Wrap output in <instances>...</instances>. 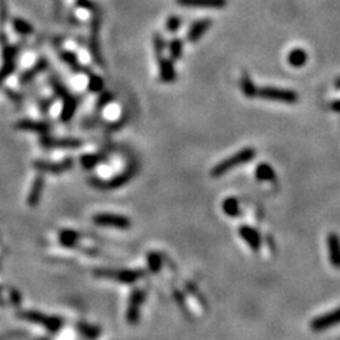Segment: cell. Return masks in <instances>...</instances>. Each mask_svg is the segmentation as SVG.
Returning a JSON list of instances; mask_svg holds the SVG:
<instances>
[{
  "mask_svg": "<svg viewBox=\"0 0 340 340\" xmlns=\"http://www.w3.org/2000/svg\"><path fill=\"white\" fill-rule=\"evenodd\" d=\"M339 324H340V308L314 319L310 324V328L311 330L314 331H323L325 330V329L331 328V326L334 325H339Z\"/></svg>",
  "mask_w": 340,
  "mask_h": 340,
  "instance_id": "8",
  "label": "cell"
},
{
  "mask_svg": "<svg viewBox=\"0 0 340 340\" xmlns=\"http://www.w3.org/2000/svg\"><path fill=\"white\" fill-rule=\"evenodd\" d=\"M136 173V168L135 167H130L126 169L124 173L119 174L118 176H115L114 179L108 181H95V185L100 186V188H105V189H115V188H120L123 186L124 184H126L132 176L135 175Z\"/></svg>",
  "mask_w": 340,
  "mask_h": 340,
  "instance_id": "11",
  "label": "cell"
},
{
  "mask_svg": "<svg viewBox=\"0 0 340 340\" xmlns=\"http://www.w3.org/2000/svg\"><path fill=\"white\" fill-rule=\"evenodd\" d=\"M176 3L184 7L208 8V9H222L225 7L227 0H176Z\"/></svg>",
  "mask_w": 340,
  "mask_h": 340,
  "instance_id": "16",
  "label": "cell"
},
{
  "mask_svg": "<svg viewBox=\"0 0 340 340\" xmlns=\"http://www.w3.org/2000/svg\"><path fill=\"white\" fill-rule=\"evenodd\" d=\"M34 168L37 170L43 171V173H51V174H59L67 171L73 167V160L71 158H67L63 162L59 163H49L44 162V160H38V162L33 163Z\"/></svg>",
  "mask_w": 340,
  "mask_h": 340,
  "instance_id": "10",
  "label": "cell"
},
{
  "mask_svg": "<svg viewBox=\"0 0 340 340\" xmlns=\"http://www.w3.org/2000/svg\"><path fill=\"white\" fill-rule=\"evenodd\" d=\"M154 48H155V52H157L158 56H162L163 52H164V49H165L164 40H163L162 35L158 34V33L154 35Z\"/></svg>",
  "mask_w": 340,
  "mask_h": 340,
  "instance_id": "33",
  "label": "cell"
},
{
  "mask_svg": "<svg viewBox=\"0 0 340 340\" xmlns=\"http://www.w3.org/2000/svg\"><path fill=\"white\" fill-rule=\"evenodd\" d=\"M46 66H47V62L46 61H41L40 63H38L37 66L34 67V68H32L29 72H27V73H25L24 76H22V82L29 81L30 79H33V77L35 76V74L40 73V72L42 71V69H44V67H46Z\"/></svg>",
  "mask_w": 340,
  "mask_h": 340,
  "instance_id": "30",
  "label": "cell"
},
{
  "mask_svg": "<svg viewBox=\"0 0 340 340\" xmlns=\"http://www.w3.org/2000/svg\"><path fill=\"white\" fill-rule=\"evenodd\" d=\"M212 20L211 19H202L194 23L188 32V41L189 42H197L201 40L202 35L211 28Z\"/></svg>",
  "mask_w": 340,
  "mask_h": 340,
  "instance_id": "17",
  "label": "cell"
},
{
  "mask_svg": "<svg viewBox=\"0 0 340 340\" xmlns=\"http://www.w3.org/2000/svg\"><path fill=\"white\" fill-rule=\"evenodd\" d=\"M223 212L225 213L230 217H236V215L240 214V204L236 198H228L223 202L222 204Z\"/></svg>",
  "mask_w": 340,
  "mask_h": 340,
  "instance_id": "23",
  "label": "cell"
},
{
  "mask_svg": "<svg viewBox=\"0 0 340 340\" xmlns=\"http://www.w3.org/2000/svg\"><path fill=\"white\" fill-rule=\"evenodd\" d=\"M103 80L98 76H91L90 81H88V88L93 92H97V91H101L103 88Z\"/></svg>",
  "mask_w": 340,
  "mask_h": 340,
  "instance_id": "31",
  "label": "cell"
},
{
  "mask_svg": "<svg viewBox=\"0 0 340 340\" xmlns=\"http://www.w3.org/2000/svg\"><path fill=\"white\" fill-rule=\"evenodd\" d=\"M18 316L24 319V320L30 321V323L40 324L51 333H57L63 326V321L61 318L44 315V314L38 313V311H20V313H18Z\"/></svg>",
  "mask_w": 340,
  "mask_h": 340,
  "instance_id": "2",
  "label": "cell"
},
{
  "mask_svg": "<svg viewBox=\"0 0 340 340\" xmlns=\"http://www.w3.org/2000/svg\"><path fill=\"white\" fill-rule=\"evenodd\" d=\"M18 130H25V131H33L40 132V134H47L51 129V126L46 123H41V121H30V120H22L17 123Z\"/></svg>",
  "mask_w": 340,
  "mask_h": 340,
  "instance_id": "19",
  "label": "cell"
},
{
  "mask_svg": "<svg viewBox=\"0 0 340 340\" xmlns=\"http://www.w3.org/2000/svg\"><path fill=\"white\" fill-rule=\"evenodd\" d=\"M79 240V235L73 231H63L59 235V242L66 247H73Z\"/></svg>",
  "mask_w": 340,
  "mask_h": 340,
  "instance_id": "25",
  "label": "cell"
},
{
  "mask_svg": "<svg viewBox=\"0 0 340 340\" xmlns=\"http://www.w3.org/2000/svg\"><path fill=\"white\" fill-rule=\"evenodd\" d=\"M95 275L98 277L115 280L121 284H134L144 276V272L140 270H119L118 271V270L98 269L95 271Z\"/></svg>",
  "mask_w": 340,
  "mask_h": 340,
  "instance_id": "3",
  "label": "cell"
},
{
  "mask_svg": "<svg viewBox=\"0 0 340 340\" xmlns=\"http://www.w3.org/2000/svg\"><path fill=\"white\" fill-rule=\"evenodd\" d=\"M287 59H289V63L292 67H301L308 61V54L303 49H294V51L290 52L289 58Z\"/></svg>",
  "mask_w": 340,
  "mask_h": 340,
  "instance_id": "21",
  "label": "cell"
},
{
  "mask_svg": "<svg viewBox=\"0 0 340 340\" xmlns=\"http://www.w3.org/2000/svg\"><path fill=\"white\" fill-rule=\"evenodd\" d=\"M52 85H53L54 91L58 96H61L62 100H63V107H62V112H61V120L63 123H67L72 119V116L74 115L77 108V100L74 96L69 95L68 91L64 88V86L61 85V82H58L57 80H53L52 81Z\"/></svg>",
  "mask_w": 340,
  "mask_h": 340,
  "instance_id": "4",
  "label": "cell"
},
{
  "mask_svg": "<svg viewBox=\"0 0 340 340\" xmlns=\"http://www.w3.org/2000/svg\"><path fill=\"white\" fill-rule=\"evenodd\" d=\"M61 57H62V59H63V61L66 62L68 66H71L72 69H74L76 72H86L84 69V67H82L81 64L79 63V59H77V57L74 56L73 53H71V52L63 51L61 53Z\"/></svg>",
  "mask_w": 340,
  "mask_h": 340,
  "instance_id": "24",
  "label": "cell"
},
{
  "mask_svg": "<svg viewBox=\"0 0 340 340\" xmlns=\"http://www.w3.org/2000/svg\"><path fill=\"white\" fill-rule=\"evenodd\" d=\"M179 27H180V18L176 17V15H171L169 19L167 20V29L174 33L179 29Z\"/></svg>",
  "mask_w": 340,
  "mask_h": 340,
  "instance_id": "32",
  "label": "cell"
},
{
  "mask_svg": "<svg viewBox=\"0 0 340 340\" xmlns=\"http://www.w3.org/2000/svg\"><path fill=\"white\" fill-rule=\"evenodd\" d=\"M256 178L261 181H274L276 180V173L269 164H258L256 168Z\"/></svg>",
  "mask_w": 340,
  "mask_h": 340,
  "instance_id": "20",
  "label": "cell"
},
{
  "mask_svg": "<svg viewBox=\"0 0 340 340\" xmlns=\"http://www.w3.org/2000/svg\"><path fill=\"white\" fill-rule=\"evenodd\" d=\"M158 63H159V74H160V80L163 82H167V84H170V82L175 81V69H174L173 66V61L171 59L164 58L162 56H158Z\"/></svg>",
  "mask_w": 340,
  "mask_h": 340,
  "instance_id": "13",
  "label": "cell"
},
{
  "mask_svg": "<svg viewBox=\"0 0 340 340\" xmlns=\"http://www.w3.org/2000/svg\"><path fill=\"white\" fill-rule=\"evenodd\" d=\"M79 331L82 334V335L86 336V338H97L98 335H100V329L96 328V326H92V325H88V324H85V323H81L79 324Z\"/></svg>",
  "mask_w": 340,
  "mask_h": 340,
  "instance_id": "26",
  "label": "cell"
},
{
  "mask_svg": "<svg viewBox=\"0 0 340 340\" xmlns=\"http://www.w3.org/2000/svg\"><path fill=\"white\" fill-rule=\"evenodd\" d=\"M328 250L331 266L340 269V237L336 233L328 236Z\"/></svg>",
  "mask_w": 340,
  "mask_h": 340,
  "instance_id": "14",
  "label": "cell"
},
{
  "mask_svg": "<svg viewBox=\"0 0 340 340\" xmlns=\"http://www.w3.org/2000/svg\"><path fill=\"white\" fill-rule=\"evenodd\" d=\"M41 144L46 147H64V149H76L82 145V141L79 139H71V137H48L43 136L41 139Z\"/></svg>",
  "mask_w": 340,
  "mask_h": 340,
  "instance_id": "12",
  "label": "cell"
},
{
  "mask_svg": "<svg viewBox=\"0 0 340 340\" xmlns=\"http://www.w3.org/2000/svg\"><path fill=\"white\" fill-rule=\"evenodd\" d=\"M331 108H333L334 111H340V101H335V102H333Z\"/></svg>",
  "mask_w": 340,
  "mask_h": 340,
  "instance_id": "36",
  "label": "cell"
},
{
  "mask_svg": "<svg viewBox=\"0 0 340 340\" xmlns=\"http://www.w3.org/2000/svg\"><path fill=\"white\" fill-rule=\"evenodd\" d=\"M93 222L98 225H107V227L129 228L131 222L125 215L111 214V213H101L93 217Z\"/></svg>",
  "mask_w": 340,
  "mask_h": 340,
  "instance_id": "9",
  "label": "cell"
},
{
  "mask_svg": "<svg viewBox=\"0 0 340 340\" xmlns=\"http://www.w3.org/2000/svg\"><path fill=\"white\" fill-rule=\"evenodd\" d=\"M255 157H256V152L252 149V147H246V149H242L241 152L236 153L235 155L228 158V159L218 163V164L215 165L211 171L212 176H215V178H217V176L223 175V174H225L230 170H232L233 168L240 167V165L246 164V163H250Z\"/></svg>",
  "mask_w": 340,
  "mask_h": 340,
  "instance_id": "1",
  "label": "cell"
},
{
  "mask_svg": "<svg viewBox=\"0 0 340 340\" xmlns=\"http://www.w3.org/2000/svg\"><path fill=\"white\" fill-rule=\"evenodd\" d=\"M145 291L141 289H135L130 296V303L126 313V320L130 325H135L139 321L140 316V306L144 303Z\"/></svg>",
  "mask_w": 340,
  "mask_h": 340,
  "instance_id": "7",
  "label": "cell"
},
{
  "mask_svg": "<svg viewBox=\"0 0 340 340\" xmlns=\"http://www.w3.org/2000/svg\"><path fill=\"white\" fill-rule=\"evenodd\" d=\"M147 265H149V269L152 272H155V274L159 272L163 265V259L159 253L157 252L149 253V256H147Z\"/></svg>",
  "mask_w": 340,
  "mask_h": 340,
  "instance_id": "27",
  "label": "cell"
},
{
  "mask_svg": "<svg viewBox=\"0 0 340 340\" xmlns=\"http://www.w3.org/2000/svg\"><path fill=\"white\" fill-rule=\"evenodd\" d=\"M240 236L252 248V251H256L257 252L261 248V237H259L258 232L256 230H253L252 227H250V225H241Z\"/></svg>",
  "mask_w": 340,
  "mask_h": 340,
  "instance_id": "15",
  "label": "cell"
},
{
  "mask_svg": "<svg viewBox=\"0 0 340 340\" xmlns=\"http://www.w3.org/2000/svg\"><path fill=\"white\" fill-rule=\"evenodd\" d=\"M241 88L247 97H255L257 96V91H258L247 73L243 74L242 79H241Z\"/></svg>",
  "mask_w": 340,
  "mask_h": 340,
  "instance_id": "22",
  "label": "cell"
},
{
  "mask_svg": "<svg viewBox=\"0 0 340 340\" xmlns=\"http://www.w3.org/2000/svg\"><path fill=\"white\" fill-rule=\"evenodd\" d=\"M174 296H175L176 303L179 304V306H180L181 310L185 311V313H186V305H185V301H184L183 294H181V292H179V291H175V292H174ZM186 314H188V313H186Z\"/></svg>",
  "mask_w": 340,
  "mask_h": 340,
  "instance_id": "35",
  "label": "cell"
},
{
  "mask_svg": "<svg viewBox=\"0 0 340 340\" xmlns=\"http://www.w3.org/2000/svg\"><path fill=\"white\" fill-rule=\"evenodd\" d=\"M77 5L80 8H84V9L91 10V12H97V8H96V4L91 0H77Z\"/></svg>",
  "mask_w": 340,
  "mask_h": 340,
  "instance_id": "34",
  "label": "cell"
},
{
  "mask_svg": "<svg viewBox=\"0 0 340 340\" xmlns=\"http://www.w3.org/2000/svg\"><path fill=\"white\" fill-rule=\"evenodd\" d=\"M102 155H85V157L81 158V164L84 165L86 169H91V168L96 167L102 160Z\"/></svg>",
  "mask_w": 340,
  "mask_h": 340,
  "instance_id": "29",
  "label": "cell"
},
{
  "mask_svg": "<svg viewBox=\"0 0 340 340\" xmlns=\"http://www.w3.org/2000/svg\"><path fill=\"white\" fill-rule=\"evenodd\" d=\"M44 188V178L42 175H38L35 178V180L33 181L32 189L29 192V196H28V204L30 207H34L40 203L41 197H42Z\"/></svg>",
  "mask_w": 340,
  "mask_h": 340,
  "instance_id": "18",
  "label": "cell"
},
{
  "mask_svg": "<svg viewBox=\"0 0 340 340\" xmlns=\"http://www.w3.org/2000/svg\"><path fill=\"white\" fill-rule=\"evenodd\" d=\"M169 52L171 61H176V59L180 58L181 53H183V43H181V41L178 40V38L171 41L169 46Z\"/></svg>",
  "mask_w": 340,
  "mask_h": 340,
  "instance_id": "28",
  "label": "cell"
},
{
  "mask_svg": "<svg viewBox=\"0 0 340 340\" xmlns=\"http://www.w3.org/2000/svg\"><path fill=\"white\" fill-rule=\"evenodd\" d=\"M257 96H259L263 100L276 101L282 103H295L297 102L298 96L296 92L290 90H282L276 87H263L257 91Z\"/></svg>",
  "mask_w": 340,
  "mask_h": 340,
  "instance_id": "5",
  "label": "cell"
},
{
  "mask_svg": "<svg viewBox=\"0 0 340 340\" xmlns=\"http://www.w3.org/2000/svg\"><path fill=\"white\" fill-rule=\"evenodd\" d=\"M101 25V14L100 12H93L92 20H91V34H90V49L92 53L93 59L98 66H103L102 56L100 51V41H98V32Z\"/></svg>",
  "mask_w": 340,
  "mask_h": 340,
  "instance_id": "6",
  "label": "cell"
}]
</instances>
